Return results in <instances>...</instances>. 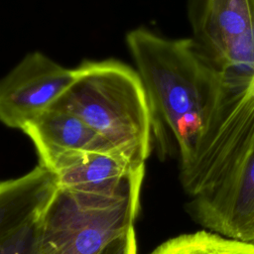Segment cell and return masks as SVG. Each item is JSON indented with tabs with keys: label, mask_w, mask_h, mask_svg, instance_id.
Masks as SVG:
<instances>
[{
	"label": "cell",
	"mask_w": 254,
	"mask_h": 254,
	"mask_svg": "<svg viewBox=\"0 0 254 254\" xmlns=\"http://www.w3.org/2000/svg\"><path fill=\"white\" fill-rule=\"evenodd\" d=\"M57 188L55 174L41 164L0 182V245L40 218Z\"/></svg>",
	"instance_id": "cell-9"
},
{
	"label": "cell",
	"mask_w": 254,
	"mask_h": 254,
	"mask_svg": "<svg viewBox=\"0 0 254 254\" xmlns=\"http://www.w3.org/2000/svg\"><path fill=\"white\" fill-rule=\"evenodd\" d=\"M159 141L175 139L181 167L188 164L212 125L222 94V74L191 38L167 39L145 28L126 36Z\"/></svg>",
	"instance_id": "cell-1"
},
{
	"label": "cell",
	"mask_w": 254,
	"mask_h": 254,
	"mask_svg": "<svg viewBox=\"0 0 254 254\" xmlns=\"http://www.w3.org/2000/svg\"><path fill=\"white\" fill-rule=\"evenodd\" d=\"M107 254H137V242L134 227L130 229Z\"/></svg>",
	"instance_id": "cell-12"
},
{
	"label": "cell",
	"mask_w": 254,
	"mask_h": 254,
	"mask_svg": "<svg viewBox=\"0 0 254 254\" xmlns=\"http://www.w3.org/2000/svg\"><path fill=\"white\" fill-rule=\"evenodd\" d=\"M191 39L221 69L246 32L249 0H188Z\"/></svg>",
	"instance_id": "cell-7"
},
{
	"label": "cell",
	"mask_w": 254,
	"mask_h": 254,
	"mask_svg": "<svg viewBox=\"0 0 254 254\" xmlns=\"http://www.w3.org/2000/svg\"><path fill=\"white\" fill-rule=\"evenodd\" d=\"M22 132L33 142L39 164L47 169L61 157L72 153H120L77 115L54 106L29 123Z\"/></svg>",
	"instance_id": "cell-8"
},
{
	"label": "cell",
	"mask_w": 254,
	"mask_h": 254,
	"mask_svg": "<svg viewBox=\"0 0 254 254\" xmlns=\"http://www.w3.org/2000/svg\"><path fill=\"white\" fill-rule=\"evenodd\" d=\"M49 170L59 188L106 195L141 190L145 164L120 153L80 152L58 159Z\"/></svg>",
	"instance_id": "cell-6"
},
{
	"label": "cell",
	"mask_w": 254,
	"mask_h": 254,
	"mask_svg": "<svg viewBox=\"0 0 254 254\" xmlns=\"http://www.w3.org/2000/svg\"><path fill=\"white\" fill-rule=\"evenodd\" d=\"M75 79V68L40 52L28 54L0 79V122L23 131L51 108Z\"/></svg>",
	"instance_id": "cell-4"
},
{
	"label": "cell",
	"mask_w": 254,
	"mask_h": 254,
	"mask_svg": "<svg viewBox=\"0 0 254 254\" xmlns=\"http://www.w3.org/2000/svg\"><path fill=\"white\" fill-rule=\"evenodd\" d=\"M220 71L229 81L254 89V0H249L246 32Z\"/></svg>",
	"instance_id": "cell-10"
},
{
	"label": "cell",
	"mask_w": 254,
	"mask_h": 254,
	"mask_svg": "<svg viewBox=\"0 0 254 254\" xmlns=\"http://www.w3.org/2000/svg\"><path fill=\"white\" fill-rule=\"evenodd\" d=\"M203 229L254 245V146L209 190L190 198Z\"/></svg>",
	"instance_id": "cell-5"
},
{
	"label": "cell",
	"mask_w": 254,
	"mask_h": 254,
	"mask_svg": "<svg viewBox=\"0 0 254 254\" xmlns=\"http://www.w3.org/2000/svg\"><path fill=\"white\" fill-rule=\"evenodd\" d=\"M38 220L4 241L0 245V254H37Z\"/></svg>",
	"instance_id": "cell-11"
},
{
	"label": "cell",
	"mask_w": 254,
	"mask_h": 254,
	"mask_svg": "<svg viewBox=\"0 0 254 254\" xmlns=\"http://www.w3.org/2000/svg\"><path fill=\"white\" fill-rule=\"evenodd\" d=\"M77 115L118 152L139 164L148 159L152 116L141 78L114 60L84 61L75 79L53 105Z\"/></svg>",
	"instance_id": "cell-2"
},
{
	"label": "cell",
	"mask_w": 254,
	"mask_h": 254,
	"mask_svg": "<svg viewBox=\"0 0 254 254\" xmlns=\"http://www.w3.org/2000/svg\"><path fill=\"white\" fill-rule=\"evenodd\" d=\"M140 191L106 195L58 187L38 220L37 254H107L134 227Z\"/></svg>",
	"instance_id": "cell-3"
}]
</instances>
